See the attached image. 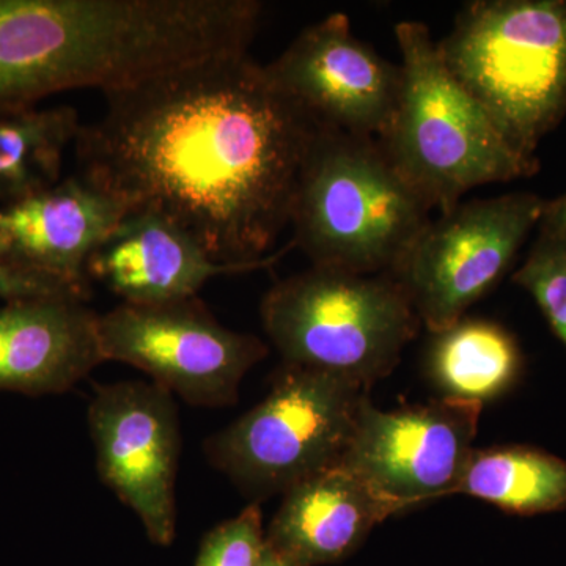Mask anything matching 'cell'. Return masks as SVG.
Returning <instances> with one entry per match:
<instances>
[{
    "instance_id": "1",
    "label": "cell",
    "mask_w": 566,
    "mask_h": 566,
    "mask_svg": "<svg viewBox=\"0 0 566 566\" xmlns=\"http://www.w3.org/2000/svg\"><path fill=\"white\" fill-rule=\"evenodd\" d=\"M316 126L249 52L106 95L74 142L77 174L128 211H153L219 263L266 260L292 219Z\"/></svg>"
},
{
    "instance_id": "2",
    "label": "cell",
    "mask_w": 566,
    "mask_h": 566,
    "mask_svg": "<svg viewBox=\"0 0 566 566\" xmlns=\"http://www.w3.org/2000/svg\"><path fill=\"white\" fill-rule=\"evenodd\" d=\"M401 88L382 151L431 211L447 212L480 186L528 177L538 169L505 140L490 115L446 65L430 29L395 25Z\"/></svg>"
},
{
    "instance_id": "3",
    "label": "cell",
    "mask_w": 566,
    "mask_h": 566,
    "mask_svg": "<svg viewBox=\"0 0 566 566\" xmlns=\"http://www.w3.org/2000/svg\"><path fill=\"white\" fill-rule=\"evenodd\" d=\"M430 214L378 139L316 129L290 219L312 266L392 275Z\"/></svg>"
},
{
    "instance_id": "4",
    "label": "cell",
    "mask_w": 566,
    "mask_h": 566,
    "mask_svg": "<svg viewBox=\"0 0 566 566\" xmlns=\"http://www.w3.org/2000/svg\"><path fill=\"white\" fill-rule=\"evenodd\" d=\"M438 50L505 140L535 161L566 114V0L465 3Z\"/></svg>"
},
{
    "instance_id": "5",
    "label": "cell",
    "mask_w": 566,
    "mask_h": 566,
    "mask_svg": "<svg viewBox=\"0 0 566 566\" xmlns=\"http://www.w3.org/2000/svg\"><path fill=\"white\" fill-rule=\"evenodd\" d=\"M260 315L283 364L368 389L392 374L422 324L394 275L318 266L275 282Z\"/></svg>"
},
{
    "instance_id": "6",
    "label": "cell",
    "mask_w": 566,
    "mask_h": 566,
    "mask_svg": "<svg viewBox=\"0 0 566 566\" xmlns=\"http://www.w3.org/2000/svg\"><path fill=\"white\" fill-rule=\"evenodd\" d=\"M370 389L352 379L283 364L270 394L211 434L203 452L260 504L340 465Z\"/></svg>"
},
{
    "instance_id": "7",
    "label": "cell",
    "mask_w": 566,
    "mask_h": 566,
    "mask_svg": "<svg viewBox=\"0 0 566 566\" xmlns=\"http://www.w3.org/2000/svg\"><path fill=\"white\" fill-rule=\"evenodd\" d=\"M532 192L460 202L431 219L392 274L431 334L449 329L504 277L545 216Z\"/></svg>"
},
{
    "instance_id": "8",
    "label": "cell",
    "mask_w": 566,
    "mask_h": 566,
    "mask_svg": "<svg viewBox=\"0 0 566 566\" xmlns=\"http://www.w3.org/2000/svg\"><path fill=\"white\" fill-rule=\"evenodd\" d=\"M104 360L133 365L151 382L203 408L237 403L244 376L270 354L252 334L222 326L199 296L122 303L98 316Z\"/></svg>"
},
{
    "instance_id": "9",
    "label": "cell",
    "mask_w": 566,
    "mask_h": 566,
    "mask_svg": "<svg viewBox=\"0 0 566 566\" xmlns=\"http://www.w3.org/2000/svg\"><path fill=\"white\" fill-rule=\"evenodd\" d=\"M87 420L99 479L139 517L153 543L169 546L177 535L181 452L174 395L151 381L96 386Z\"/></svg>"
},
{
    "instance_id": "10",
    "label": "cell",
    "mask_w": 566,
    "mask_h": 566,
    "mask_svg": "<svg viewBox=\"0 0 566 566\" xmlns=\"http://www.w3.org/2000/svg\"><path fill=\"white\" fill-rule=\"evenodd\" d=\"M482 403L439 398L381 411L364 405L342 465L400 512L455 494L474 452Z\"/></svg>"
},
{
    "instance_id": "11",
    "label": "cell",
    "mask_w": 566,
    "mask_h": 566,
    "mask_svg": "<svg viewBox=\"0 0 566 566\" xmlns=\"http://www.w3.org/2000/svg\"><path fill=\"white\" fill-rule=\"evenodd\" d=\"M274 87L316 128L379 139L401 88V66L354 35L344 13L305 28L264 65Z\"/></svg>"
},
{
    "instance_id": "12",
    "label": "cell",
    "mask_w": 566,
    "mask_h": 566,
    "mask_svg": "<svg viewBox=\"0 0 566 566\" xmlns=\"http://www.w3.org/2000/svg\"><path fill=\"white\" fill-rule=\"evenodd\" d=\"M120 200L80 174L0 205V260L21 273L91 297L87 263L125 218Z\"/></svg>"
},
{
    "instance_id": "13",
    "label": "cell",
    "mask_w": 566,
    "mask_h": 566,
    "mask_svg": "<svg viewBox=\"0 0 566 566\" xmlns=\"http://www.w3.org/2000/svg\"><path fill=\"white\" fill-rule=\"evenodd\" d=\"M292 248L290 243L263 262L219 263L169 219L153 211H128L92 253L87 274L120 296L123 303H177L197 297L205 283L219 275L271 266Z\"/></svg>"
},
{
    "instance_id": "14",
    "label": "cell",
    "mask_w": 566,
    "mask_h": 566,
    "mask_svg": "<svg viewBox=\"0 0 566 566\" xmlns=\"http://www.w3.org/2000/svg\"><path fill=\"white\" fill-rule=\"evenodd\" d=\"M98 316L74 296L0 303V392L65 394L106 363Z\"/></svg>"
},
{
    "instance_id": "15",
    "label": "cell",
    "mask_w": 566,
    "mask_h": 566,
    "mask_svg": "<svg viewBox=\"0 0 566 566\" xmlns=\"http://www.w3.org/2000/svg\"><path fill=\"white\" fill-rule=\"evenodd\" d=\"M264 545L296 566L352 556L374 527L400 510L345 465H335L282 494Z\"/></svg>"
},
{
    "instance_id": "16",
    "label": "cell",
    "mask_w": 566,
    "mask_h": 566,
    "mask_svg": "<svg viewBox=\"0 0 566 566\" xmlns=\"http://www.w3.org/2000/svg\"><path fill=\"white\" fill-rule=\"evenodd\" d=\"M515 338L488 319L464 318L434 334L428 371L446 397L485 403L505 392L520 374Z\"/></svg>"
},
{
    "instance_id": "17",
    "label": "cell",
    "mask_w": 566,
    "mask_h": 566,
    "mask_svg": "<svg viewBox=\"0 0 566 566\" xmlns=\"http://www.w3.org/2000/svg\"><path fill=\"white\" fill-rule=\"evenodd\" d=\"M455 494L515 515L557 512L566 506V461L531 447L474 449Z\"/></svg>"
},
{
    "instance_id": "18",
    "label": "cell",
    "mask_w": 566,
    "mask_h": 566,
    "mask_svg": "<svg viewBox=\"0 0 566 566\" xmlns=\"http://www.w3.org/2000/svg\"><path fill=\"white\" fill-rule=\"evenodd\" d=\"M81 126L80 114L71 106L0 115V205L57 185L63 158Z\"/></svg>"
},
{
    "instance_id": "19",
    "label": "cell",
    "mask_w": 566,
    "mask_h": 566,
    "mask_svg": "<svg viewBox=\"0 0 566 566\" xmlns=\"http://www.w3.org/2000/svg\"><path fill=\"white\" fill-rule=\"evenodd\" d=\"M513 281L534 297L566 348V221L545 211L538 237Z\"/></svg>"
},
{
    "instance_id": "20",
    "label": "cell",
    "mask_w": 566,
    "mask_h": 566,
    "mask_svg": "<svg viewBox=\"0 0 566 566\" xmlns=\"http://www.w3.org/2000/svg\"><path fill=\"white\" fill-rule=\"evenodd\" d=\"M263 549L262 510L251 502L205 536L196 566H256Z\"/></svg>"
},
{
    "instance_id": "21",
    "label": "cell",
    "mask_w": 566,
    "mask_h": 566,
    "mask_svg": "<svg viewBox=\"0 0 566 566\" xmlns=\"http://www.w3.org/2000/svg\"><path fill=\"white\" fill-rule=\"evenodd\" d=\"M46 296H74L88 301L87 297L74 293L73 290L35 277V275L21 273L0 260V303Z\"/></svg>"
},
{
    "instance_id": "22",
    "label": "cell",
    "mask_w": 566,
    "mask_h": 566,
    "mask_svg": "<svg viewBox=\"0 0 566 566\" xmlns=\"http://www.w3.org/2000/svg\"><path fill=\"white\" fill-rule=\"evenodd\" d=\"M256 566H296L292 564V562L286 560L282 556H279L277 553H274L273 549H270L266 545H264V549L262 553V557H260L259 564Z\"/></svg>"
},
{
    "instance_id": "23",
    "label": "cell",
    "mask_w": 566,
    "mask_h": 566,
    "mask_svg": "<svg viewBox=\"0 0 566 566\" xmlns=\"http://www.w3.org/2000/svg\"><path fill=\"white\" fill-rule=\"evenodd\" d=\"M546 214L566 221V193L554 202H547Z\"/></svg>"
}]
</instances>
